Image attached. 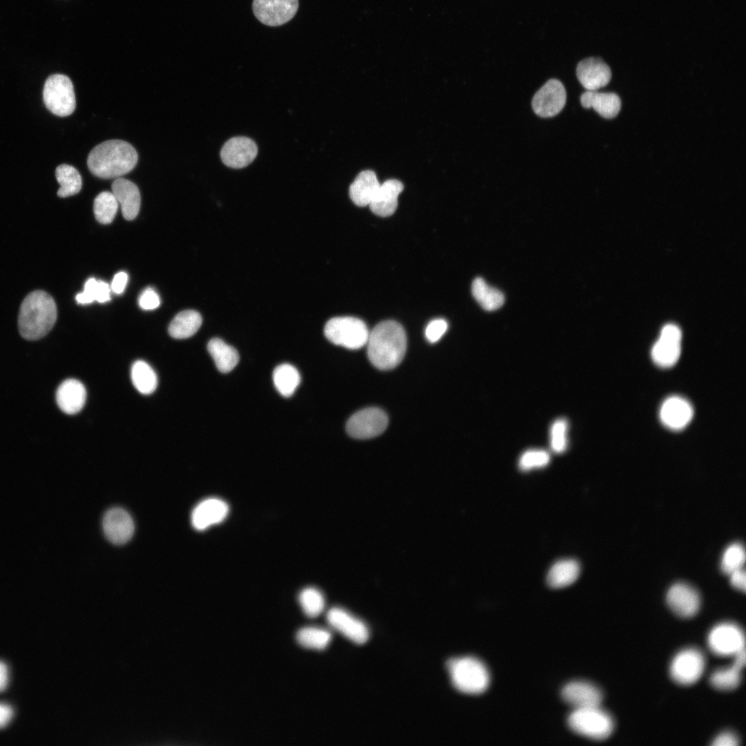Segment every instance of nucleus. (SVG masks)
Returning <instances> with one entry per match:
<instances>
[{
	"label": "nucleus",
	"mask_w": 746,
	"mask_h": 746,
	"mask_svg": "<svg viewBox=\"0 0 746 746\" xmlns=\"http://www.w3.org/2000/svg\"><path fill=\"white\" fill-rule=\"evenodd\" d=\"M367 356L376 368L382 370L396 367L403 360L407 347L404 329L394 321H385L370 332Z\"/></svg>",
	"instance_id": "1"
},
{
	"label": "nucleus",
	"mask_w": 746,
	"mask_h": 746,
	"mask_svg": "<svg viewBox=\"0 0 746 746\" xmlns=\"http://www.w3.org/2000/svg\"><path fill=\"white\" fill-rule=\"evenodd\" d=\"M138 155L135 148L121 140H110L95 146L87 159L90 171L104 179L118 178L131 171Z\"/></svg>",
	"instance_id": "2"
},
{
	"label": "nucleus",
	"mask_w": 746,
	"mask_h": 746,
	"mask_svg": "<svg viewBox=\"0 0 746 746\" xmlns=\"http://www.w3.org/2000/svg\"><path fill=\"white\" fill-rule=\"evenodd\" d=\"M57 314L56 304L50 295L41 290L30 293L19 309L18 326L21 336L28 341L44 337L52 328Z\"/></svg>",
	"instance_id": "3"
},
{
	"label": "nucleus",
	"mask_w": 746,
	"mask_h": 746,
	"mask_svg": "<svg viewBox=\"0 0 746 746\" xmlns=\"http://www.w3.org/2000/svg\"><path fill=\"white\" fill-rule=\"evenodd\" d=\"M451 681L459 691L468 694H479L485 691L490 684V675L486 665L479 659L464 656L452 658L447 663Z\"/></svg>",
	"instance_id": "4"
},
{
	"label": "nucleus",
	"mask_w": 746,
	"mask_h": 746,
	"mask_svg": "<svg viewBox=\"0 0 746 746\" xmlns=\"http://www.w3.org/2000/svg\"><path fill=\"white\" fill-rule=\"evenodd\" d=\"M567 724L574 732L596 740L607 738L614 729L613 718L600 706L573 709Z\"/></svg>",
	"instance_id": "5"
},
{
	"label": "nucleus",
	"mask_w": 746,
	"mask_h": 746,
	"mask_svg": "<svg viewBox=\"0 0 746 746\" xmlns=\"http://www.w3.org/2000/svg\"><path fill=\"white\" fill-rule=\"evenodd\" d=\"M325 337L332 343L356 350L363 347L367 341L369 331L361 319L351 317H334L329 320L324 328Z\"/></svg>",
	"instance_id": "6"
},
{
	"label": "nucleus",
	"mask_w": 746,
	"mask_h": 746,
	"mask_svg": "<svg viewBox=\"0 0 746 746\" xmlns=\"http://www.w3.org/2000/svg\"><path fill=\"white\" fill-rule=\"evenodd\" d=\"M43 98L48 110L59 117L71 115L76 107L73 83L65 75L54 74L47 78L44 86Z\"/></svg>",
	"instance_id": "7"
},
{
	"label": "nucleus",
	"mask_w": 746,
	"mask_h": 746,
	"mask_svg": "<svg viewBox=\"0 0 746 746\" xmlns=\"http://www.w3.org/2000/svg\"><path fill=\"white\" fill-rule=\"evenodd\" d=\"M706 660L703 653L696 648L681 650L673 658L669 673L672 680L681 685H691L702 676Z\"/></svg>",
	"instance_id": "8"
},
{
	"label": "nucleus",
	"mask_w": 746,
	"mask_h": 746,
	"mask_svg": "<svg viewBox=\"0 0 746 746\" xmlns=\"http://www.w3.org/2000/svg\"><path fill=\"white\" fill-rule=\"evenodd\" d=\"M707 644L716 656L734 657L745 649V635L737 624L723 622L714 626L709 632Z\"/></svg>",
	"instance_id": "9"
},
{
	"label": "nucleus",
	"mask_w": 746,
	"mask_h": 746,
	"mask_svg": "<svg viewBox=\"0 0 746 746\" xmlns=\"http://www.w3.org/2000/svg\"><path fill=\"white\" fill-rule=\"evenodd\" d=\"M388 423L387 414L377 408H368L353 414L347 421L346 431L352 437L366 439L381 434Z\"/></svg>",
	"instance_id": "10"
},
{
	"label": "nucleus",
	"mask_w": 746,
	"mask_h": 746,
	"mask_svg": "<svg viewBox=\"0 0 746 746\" xmlns=\"http://www.w3.org/2000/svg\"><path fill=\"white\" fill-rule=\"evenodd\" d=\"M298 8V0H254L253 12L263 24L279 26L289 21Z\"/></svg>",
	"instance_id": "11"
},
{
	"label": "nucleus",
	"mask_w": 746,
	"mask_h": 746,
	"mask_svg": "<svg viewBox=\"0 0 746 746\" xmlns=\"http://www.w3.org/2000/svg\"><path fill=\"white\" fill-rule=\"evenodd\" d=\"M566 93L563 84L557 79H549L535 94L532 99L534 112L542 117L557 115L564 108Z\"/></svg>",
	"instance_id": "12"
},
{
	"label": "nucleus",
	"mask_w": 746,
	"mask_h": 746,
	"mask_svg": "<svg viewBox=\"0 0 746 746\" xmlns=\"http://www.w3.org/2000/svg\"><path fill=\"white\" fill-rule=\"evenodd\" d=\"M680 329L674 325H665L652 347L651 356L654 363L662 367L675 365L680 355Z\"/></svg>",
	"instance_id": "13"
},
{
	"label": "nucleus",
	"mask_w": 746,
	"mask_h": 746,
	"mask_svg": "<svg viewBox=\"0 0 746 746\" xmlns=\"http://www.w3.org/2000/svg\"><path fill=\"white\" fill-rule=\"evenodd\" d=\"M326 619L332 629L356 644H364L369 638L367 626L343 609H330L327 613Z\"/></svg>",
	"instance_id": "14"
},
{
	"label": "nucleus",
	"mask_w": 746,
	"mask_h": 746,
	"mask_svg": "<svg viewBox=\"0 0 746 746\" xmlns=\"http://www.w3.org/2000/svg\"><path fill=\"white\" fill-rule=\"evenodd\" d=\"M666 601L673 613L685 618L695 615L700 606L698 591L684 582L676 583L669 589Z\"/></svg>",
	"instance_id": "15"
},
{
	"label": "nucleus",
	"mask_w": 746,
	"mask_h": 746,
	"mask_svg": "<svg viewBox=\"0 0 746 746\" xmlns=\"http://www.w3.org/2000/svg\"><path fill=\"white\" fill-rule=\"evenodd\" d=\"M561 696L573 709L600 706L603 698L601 690L595 685L584 680L566 684L562 689Z\"/></svg>",
	"instance_id": "16"
},
{
	"label": "nucleus",
	"mask_w": 746,
	"mask_h": 746,
	"mask_svg": "<svg viewBox=\"0 0 746 746\" xmlns=\"http://www.w3.org/2000/svg\"><path fill=\"white\" fill-rule=\"evenodd\" d=\"M256 143L246 137L229 139L222 146L220 157L222 162L233 169H241L249 165L256 157Z\"/></svg>",
	"instance_id": "17"
},
{
	"label": "nucleus",
	"mask_w": 746,
	"mask_h": 746,
	"mask_svg": "<svg viewBox=\"0 0 746 746\" xmlns=\"http://www.w3.org/2000/svg\"><path fill=\"white\" fill-rule=\"evenodd\" d=\"M102 526L106 538L117 545L126 543L134 532L131 515L121 508L109 509L104 516Z\"/></svg>",
	"instance_id": "18"
},
{
	"label": "nucleus",
	"mask_w": 746,
	"mask_h": 746,
	"mask_svg": "<svg viewBox=\"0 0 746 746\" xmlns=\"http://www.w3.org/2000/svg\"><path fill=\"white\" fill-rule=\"evenodd\" d=\"M577 79L587 90H597L606 86L611 78L609 66L599 57L580 61L576 68Z\"/></svg>",
	"instance_id": "19"
},
{
	"label": "nucleus",
	"mask_w": 746,
	"mask_h": 746,
	"mask_svg": "<svg viewBox=\"0 0 746 746\" xmlns=\"http://www.w3.org/2000/svg\"><path fill=\"white\" fill-rule=\"evenodd\" d=\"M694 415L691 405L680 396H671L661 405L660 419L668 428L673 430L683 429L691 421Z\"/></svg>",
	"instance_id": "20"
},
{
	"label": "nucleus",
	"mask_w": 746,
	"mask_h": 746,
	"mask_svg": "<svg viewBox=\"0 0 746 746\" xmlns=\"http://www.w3.org/2000/svg\"><path fill=\"white\" fill-rule=\"evenodd\" d=\"M229 512L227 504L218 498H208L200 502L191 514L193 526L198 530L207 529L222 522Z\"/></svg>",
	"instance_id": "21"
},
{
	"label": "nucleus",
	"mask_w": 746,
	"mask_h": 746,
	"mask_svg": "<svg viewBox=\"0 0 746 746\" xmlns=\"http://www.w3.org/2000/svg\"><path fill=\"white\" fill-rule=\"evenodd\" d=\"M86 399L84 385L78 380L68 379L64 381L56 391V402L59 409L67 414L80 412Z\"/></svg>",
	"instance_id": "22"
},
{
	"label": "nucleus",
	"mask_w": 746,
	"mask_h": 746,
	"mask_svg": "<svg viewBox=\"0 0 746 746\" xmlns=\"http://www.w3.org/2000/svg\"><path fill=\"white\" fill-rule=\"evenodd\" d=\"M111 189L121 206L124 218L127 220H133L139 213L141 203L137 185L127 179L118 178L113 182Z\"/></svg>",
	"instance_id": "23"
},
{
	"label": "nucleus",
	"mask_w": 746,
	"mask_h": 746,
	"mask_svg": "<svg viewBox=\"0 0 746 746\" xmlns=\"http://www.w3.org/2000/svg\"><path fill=\"white\" fill-rule=\"evenodd\" d=\"M403 190L401 181L396 179L385 181L380 184L369 204L371 211L381 217L392 215L397 208L399 195Z\"/></svg>",
	"instance_id": "24"
},
{
	"label": "nucleus",
	"mask_w": 746,
	"mask_h": 746,
	"mask_svg": "<svg viewBox=\"0 0 746 746\" xmlns=\"http://www.w3.org/2000/svg\"><path fill=\"white\" fill-rule=\"evenodd\" d=\"M580 102L583 107L593 108L600 116L606 119L615 117L621 108V100L614 93L586 90L581 95Z\"/></svg>",
	"instance_id": "25"
},
{
	"label": "nucleus",
	"mask_w": 746,
	"mask_h": 746,
	"mask_svg": "<svg viewBox=\"0 0 746 746\" xmlns=\"http://www.w3.org/2000/svg\"><path fill=\"white\" fill-rule=\"evenodd\" d=\"M731 665L714 671L709 678L711 685L718 690L730 691L736 688L741 680V671L745 664V650L734 656Z\"/></svg>",
	"instance_id": "26"
},
{
	"label": "nucleus",
	"mask_w": 746,
	"mask_h": 746,
	"mask_svg": "<svg viewBox=\"0 0 746 746\" xmlns=\"http://www.w3.org/2000/svg\"><path fill=\"white\" fill-rule=\"evenodd\" d=\"M380 183L376 173L371 170L359 173L350 186L349 195L353 202L359 207L369 205L376 194Z\"/></svg>",
	"instance_id": "27"
},
{
	"label": "nucleus",
	"mask_w": 746,
	"mask_h": 746,
	"mask_svg": "<svg viewBox=\"0 0 746 746\" xmlns=\"http://www.w3.org/2000/svg\"><path fill=\"white\" fill-rule=\"evenodd\" d=\"M207 350L218 370L222 373L231 371L239 361L237 350L219 338L211 339Z\"/></svg>",
	"instance_id": "28"
},
{
	"label": "nucleus",
	"mask_w": 746,
	"mask_h": 746,
	"mask_svg": "<svg viewBox=\"0 0 746 746\" xmlns=\"http://www.w3.org/2000/svg\"><path fill=\"white\" fill-rule=\"evenodd\" d=\"M580 564L576 560H560L550 568L546 581L552 588H563L575 582L580 575Z\"/></svg>",
	"instance_id": "29"
},
{
	"label": "nucleus",
	"mask_w": 746,
	"mask_h": 746,
	"mask_svg": "<svg viewBox=\"0 0 746 746\" xmlns=\"http://www.w3.org/2000/svg\"><path fill=\"white\" fill-rule=\"evenodd\" d=\"M201 315L195 310H184L178 314L169 325L170 336L176 339L192 336L202 325Z\"/></svg>",
	"instance_id": "30"
},
{
	"label": "nucleus",
	"mask_w": 746,
	"mask_h": 746,
	"mask_svg": "<svg viewBox=\"0 0 746 746\" xmlns=\"http://www.w3.org/2000/svg\"><path fill=\"white\" fill-rule=\"evenodd\" d=\"M471 289L473 297L485 310H496L504 303V294L488 285L481 278L478 277L473 280Z\"/></svg>",
	"instance_id": "31"
},
{
	"label": "nucleus",
	"mask_w": 746,
	"mask_h": 746,
	"mask_svg": "<svg viewBox=\"0 0 746 746\" xmlns=\"http://www.w3.org/2000/svg\"><path fill=\"white\" fill-rule=\"evenodd\" d=\"M132 383L136 390L142 394L153 393L157 385V377L154 370L146 362L137 360L131 370Z\"/></svg>",
	"instance_id": "32"
},
{
	"label": "nucleus",
	"mask_w": 746,
	"mask_h": 746,
	"mask_svg": "<svg viewBox=\"0 0 746 746\" xmlns=\"http://www.w3.org/2000/svg\"><path fill=\"white\" fill-rule=\"evenodd\" d=\"M272 376L276 388L285 397L291 396L300 382L299 372L296 368L288 363L278 365L274 369Z\"/></svg>",
	"instance_id": "33"
},
{
	"label": "nucleus",
	"mask_w": 746,
	"mask_h": 746,
	"mask_svg": "<svg viewBox=\"0 0 746 746\" xmlns=\"http://www.w3.org/2000/svg\"><path fill=\"white\" fill-rule=\"evenodd\" d=\"M55 176L60 187L57 195L66 198L78 193L82 186V179L79 171L73 166L61 164L55 170Z\"/></svg>",
	"instance_id": "34"
},
{
	"label": "nucleus",
	"mask_w": 746,
	"mask_h": 746,
	"mask_svg": "<svg viewBox=\"0 0 746 746\" xmlns=\"http://www.w3.org/2000/svg\"><path fill=\"white\" fill-rule=\"evenodd\" d=\"M296 639L297 642L305 648L322 650L330 643L332 633L324 628L305 627L297 631Z\"/></svg>",
	"instance_id": "35"
},
{
	"label": "nucleus",
	"mask_w": 746,
	"mask_h": 746,
	"mask_svg": "<svg viewBox=\"0 0 746 746\" xmlns=\"http://www.w3.org/2000/svg\"><path fill=\"white\" fill-rule=\"evenodd\" d=\"M111 291L108 283L90 278L86 282L84 291L77 294L75 299L82 305L89 304L94 300L105 303L111 300Z\"/></svg>",
	"instance_id": "36"
},
{
	"label": "nucleus",
	"mask_w": 746,
	"mask_h": 746,
	"mask_svg": "<svg viewBox=\"0 0 746 746\" xmlns=\"http://www.w3.org/2000/svg\"><path fill=\"white\" fill-rule=\"evenodd\" d=\"M118 202L112 192L103 191L94 200L93 211L96 220L102 224L111 223L117 211Z\"/></svg>",
	"instance_id": "37"
},
{
	"label": "nucleus",
	"mask_w": 746,
	"mask_h": 746,
	"mask_svg": "<svg viewBox=\"0 0 746 746\" xmlns=\"http://www.w3.org/2000/svg\"><path fill=\"white\" fill-rule=\"evenodd\" d=\"M298 602L303 613L309 618L321 615L325 606L323 593L317 589L307 587L300 591Z\"/></svg>",
	"instance_id": "38"
},
{
	"label": "nucleus",
	"mask_w": 746,
	"mask_h": 746,
	"mask_svg": "<svg viewBox=\"0 0 746 746\" xmlns=\"http://www.w3.org/2000/svg\"><path fill=\"white\" fill-rule=\"evenodd\" d=\"M745 561V551L742 544L733 543L724 551L720 562L722 571L729 575L731 573L743 568Z\"/></svg>",
	"instance_id": "39"
},
{
	"label": "nucleus",
	"mask_w": 746,
	"mask_h": 746,
	"mask_svg": "<svg viewBox=\"0 0 746 746\" xmlns=\"http://www.w3.org/2000/svg\"><path fill=\"white\" fill-rule=\"evenodd\" d=\"M568 423L564 419H558L551 429V448L555 453L564 452L567 447Z\"/></svg>",
	"instance_id": "40"
},
{
	"label": "nucleus",
	"mask_w": 746,
	"mask_h": 746,
	"mask_svg": "<svg viewBox=\"0 0 746 746\" xmlns=\"http://www.w3.org/2000/svg\"><path fill=\"white\" fill-rule=\"evenodd\" d=\"M550 461L549 454L543 450H529L520 457L519 466L522 470L526 471L535 468L546 466Z\"/></svg>",
	"instance_id": "41"
},
{
	"label": "nucleus",
	"mask_w": 746,
	"mask_h": 746,
	"mask_svg": "<svg viewBox=\"0 0 746 746\" xmlns=\"http://www.w3.org/2000/svg\"><path fill=\"white\" fill-rule=\"evenodd\" d=\"M447 329L448 323L445 320L442 318L432 320L425 328V337L429 342L435 343L441 338Z\"/></svg>",
	"instance_id": "42"
},
{
	"label": "nucleus",
	"mask_w": 746,
	"mask_h": 746,
	"mask_svg": "<svg viewBox=\"0 0 746 746\" xmlns=\"http://www.w3.org/2000/svg\"><path fill=\"white\" fill-rule=\"evenodd\" d=\"M140 307L144 310H152L159 307L160 300L157 292L149 287L144 290L139 297Z\"/></svg>",
	"instance_id": "43"
},
{
	"label": "nucleus",
	"mask_w": 746,
	"mask_h": 746,
	"mask_svg": "<svg viewBox=\"0 0 746 746\" xmlns=\"http://www.w3.org/2000/svg\"><path fill=\"white\" fill-rule=\"evenodd\" d=\"M738 744V736L731 731H725L718 734L711 743L714 746H736Z\"/></svg>",
	"instance_id": "44"
},
{
	"label": "nucleus",
	"mask_w": 746,
	"mask_h": 746,
	"mask_svg": "<svg viewBox=\"0 0 746 746\" xmlns=\"http://www.w3.org/2000/svg\"><path fill=\"white\" fill-rule=\"evenodd\" d=\"M731 585L735 589L745 591L746 587V577L743 568L736 570L729 575Z\"/></svg>",
	"instance_id": "45"
},
{
	"label": "nucleus",
	"mask_w": 746,
	"mask_h": 746,
	"mask_svg": "<svg viewBox=\"0 0 746 746\" xmlns=\"http://www.w3.org/2000/svg\"><path fill=\"white\" fill-rule=\"evenodd\" d=\"M128 281V275L124 271L116 274L112 280L111 289L115 294H119L124 291Z\"/></svg>",
	"instance_id": "46"
},
{
	"label": "nucleus",
	"mask_w": 746,
	"mask_h": 746,
	"mask_svg": "<svg viewBox=\"0 0 746 746\" xmlns=\"http://www.w3.org/2000/svg\"><path fill=\"white\" fill-rule=\"evenodd\" d=\"M12 708L5 703H0V729L6 727L13 716Z\"/></svg>",
	"instance_id": "47"
},
{
	"label": "nucleus",
	"mask_w": 746,
	"mask_h": 746,
	"mask_svg": "<svg viewBox=\"0 0 746 746\" xmlns=\"http://www.w3.org/2000/svg\"><path fill=\"white\" fill-rule=\"evenodd\" d=\"M8 682V667L3 662L0 661V691L5 690Z\"/></svg>",
	"instance_id": "48"
}]
</instances>
